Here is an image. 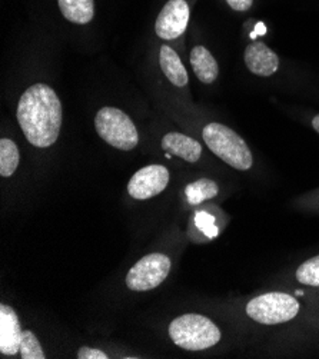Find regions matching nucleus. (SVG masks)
Returning <instances> with one entry per match:
<instances>
[{"label":"nucleus","instance_id":"1","mask_svg":"<svg viewBox=\"0 0 319 359\" xmlns=\"http://www.w3.org/2000/svg\"><path fill=\"white\" fill-rule=\"evenodd\" d=\"M18 122L26 139L36 148H49L62 128V103L55 90L45 85L30 86L18 104Z\"/></svg>","mask_w":319,"mask_h":359},{"label":"nucleus","instance_id":"2","mask_svg":"<svg viewBox=\"0 0 319 359\" xmlns=\"http://www.w3.org/2000/svg\"><path fill=\"white\" fill-rule=\"evenodd\" d=\"M169 337L182 349L203 351L221 341V331L203 315L185 313L170 322Z\"/></svg>","mask_w":319,"mask_h":359},{"label":"nucleus","instance_id":"3","mask_svg":"<svg viewBox=\"0 0 319 359\" xmlns=\"http://www.w3.org/2000/svg\"><path fill=\"white\" fill-rule=\"evenodd\" d=\"M206 147L218 158L238 170H250L254 163L246 142L231 128L222 123H209L202 130Z\"/></svg>","mask_w":319,"mask_h":359},{"label":"nucleus","instance_id":"4","mask_svg":"<svg viewBox=\"0 0 319 359\" xmlns=\"http://www.w3.org/2000/svg\"><path fill=\"white\" fill-rule=\"evenodd\" d=\"M95 128L100 139L119 151H132L139 142L135 123L123 111L116 107H102L96 114Z\"/></svg>","mask_w":319,"mask_h":359},{"label":"nucleus","instance_id":"5","mask_svg":"<svg viewBox=\"0 0 319 359\" xmlns=\"http://www.w3.org/2000/svg\"><path fill=\"white\" fill-rule=\"evenodd\" d=\"M299 312V302L283 292H269L254 298L246 305V313L264 325L283 324Z\"/></svg>","mask_w":319,"mask_h":359},{"label":"nucleus","instance_id":"6","mask_svg":"<svg viewBox=\"0 0 319 359\" xmlns=\"http://www.w3.org/2000/svg\"><path fill=\"white\" fill-rule=\"evenodd\" d=\"M170 271V259L163 254H151L136 262L126 275V285L130 291L147 292L166 279Z\"/></svg>","mask_w":319,"mask_h":359},{"label":"nucleus","instance_id":"7","mask_svg":"<svg viewBox=\"0 0 319 359\" xmlns=\"http://www.w3.org/2000/svg\"><path fill=\"white\" fill-rule=\"evenodd\" d=\"M169 170L162 165H149L139 169L128 184V192L133 199L147 201L166 189L169 185Z\"/></svg>","mask_w":319,"mask_h":359},{"label":"nucleus","instance_id":"8","mask_svg":"<svg viewBox=\"0 0 319 359\" xmlns=\"http://www.w3.org/2000/svg\"><path fill=\"white\" fill-rule=\"evenodd\" d=\"M189 6L185 0H169L158 15L155 30L163 41L179 38L188 27Z\"/></svg>","mask_w":319,"mask_h":359},{"label":"nucleus","instance_id":"9","mask_svg":"<svg viewBox=\"0 0 319 359\" xmlns=\"http://www.w3.org/2000/svg\"><path fill=\"white\" fill-rule=\"evenodd\" d=\"M245 65L257 76H272L279 67L278 55L262 42H254L245 49Z\"/></svg>","mask_w":319,"mask_h":359},{"label":"nucleus","instance_id":"10","mask_svg":"<svg viewBox=\"0 0 319 359\" xmlns=\"http://www.w3.org/2000/svg\"><path fill=\"white\" fill-rule=\"evenodd\" d=\"M22 332L19 318L13 308L0 305V352L4 355L19 353Z\"/></svg>","mask_w":319,"mask_h":359},{"label":"nucleus","instance_id":"11","mask_svg":"<svg viewBox=\"0 0 319 359\" xmlns=\"http://www.w3.org/2000/svg\"><path fill=\"white\" fill-rule=\"evenodd\" d=\"M162 149L191 163L198 162L202 155V147L198 140L178 132H170L163 136Z\"/></svg>","mask_w":319,"mask_h":359},{"label":"nucleus","instance_id":"12","mask_svg":"<svg viewBox=\"0 0 319 359\" xmlns=\"http://www.w3.org/2000/svg\"><path fill=\"white\" fill-rule=\"evenodd\" d=\"M191 65L198 79L203 83L215 82L219 75L217 59L203 46H195L191 52Z\"/></svg>","mask_w":319,"mask_h":359},{"label":"nucleus","instance_id":"13","mask_svg":"<svg viewBox=\"0 0 319 359\" xmlns=\"http://www.w3.org/2000/svg\"><path fill=\"white\" fill-rule=\"evenodd\" d=\"M159 63L161 69L165 74V76L172 82L175 86L184 88L188 85L189 78L185 70V66L181 62V57L178 56L172 48L162 46L159 52Z\"/></svg>","mask_w":319,"mask_h":359},{"label":"nucleus","instance_id":"14","mask_svg":"<svg viewBox=\"0 0 319 359\" xmlns=\"http://www.w3.org/2000/svg\"><path fill=\"white\" fill-rule=\"evenodd\" d=\"M62 15L72 23L86 25L93 19V0H57Z\"/></svg>","mask_w":319,"mask_h":359},{"label":"nucleus","instance_id":"15","mask_svg":"<svg viewBox=\"0 0 319 359\" xmlns=\"http://www.w3.org/2000/svg\"><path fill=\"white\" fill-rule=\"evenodd\" d=\"M218 192H219V188L217 182L210 181V179H206V177H202L199 181L189 184L185 189L188 202L191 205H199L203 201L215 198Z\"/></svg>","mask_w":319,"mask_h":359},{"label":"nucleus","instance_id":"16","mask_svg":"<svg viewBox=\"0 0 319 359\" xmlns=\"http://www.w3.org/2000/svg\"><path fill=\"white\" fill-rule=\"evenodd\" d=\"M19 149L12 139L0 140V175L12 176L19 166Z\"/></svg>","mask_w":319,"mask_h":359},{"label":"nucleus","instance_id":"17","mask_svg":"<svg viewBox=\"0 0 319 359\" xmlns=\"http://www.w3.org/2000/svg\"><path fill=\"white\" fill-rule=\"evenodd\" d=\"M20 358L23 359H45L41 342L30 331H23L20 338Z\"/></svg>","mask_w":319,"mask_h":359},{"label":"nucleus","instance_id":"18","mask_svg":"<svg viewBox=\"0 0 319 359\" xmlns=\"http://www.w3.org/2000/svg\"><path fill=\"white\" fill-rule=\"evenodd\" d=\"M297 279L309 286H319V255L304 262L297 271Z\"/></svg>","mask_w":319,"mask_h":359},{"label":"nucleus","instance_id":"19","mask_svg":"<svg viewBox=\"0 0 319 359\" xmlns=\"http://www.w3.org/2000/svg\"><path fill=\"white\" fill-rule=\"evenodd\" d=\"M108 358L109 356L104 352H102L100 349H95L89 346H83L78 352V359H108Z\"/></svg>","mask_w":319,"mask_h":359},{"label":"nucleus","instance_id":"20","mask_svg":"<svg viewBox=\"0 0 319 359\" xmlns=\"http://www.w3.org/2000/svg\"><path fill=\"white\" fill-rule=\"evenodd\" d=\"M226 4L236 12H246L252 8L254 0H226Z\"/></svg>","mask_w":319,"mask_h":359},{"label":"nucleus","instance_id":"21","mask_svg":"<svg viewBox=\"0 0 319 359\" xmlns=\"http://www.w3.org/2000/svg\"><path fill=\"white\" fill-rule=\"evenodd\" d=\"M312 128L319 133V115H316V116L312 119Z\"/></svg>","mask_w":319,"mask_h":359}]
</instances>
